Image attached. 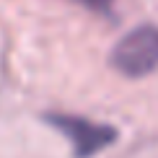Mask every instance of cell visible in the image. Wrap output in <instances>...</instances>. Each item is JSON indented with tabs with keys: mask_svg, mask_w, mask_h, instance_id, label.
Wrapping results in <instances>:
<instances>
[{
	"mask_svg": "<svg viewBox=\"0 0 158 158\" xmlns=\"http://www.w3.org/2000/svg\"><path fill=\"white\" fill-rule=\"evenodd\" d=\"M47 122L70 140L75 158H94L96 153H101L104 148H109L117 140V130L111 124L94 122V119H85V117L47 114Z\"/></svg>",
	"mask_w": 158,
	"mask_h": 158,
	"instance_id": "2",
	"label": "cell"
},
{
	"mask_svg": "<svg viewBox=\"0 0 158 158\" xmlns=\"http://www.w3.org/2000/svg\"><path fill=\"white\" fill-rule=\"evenodd\" d=\"M83 3H88V5H94V8H109V3H111V0H83Z\"/></svg>",
	"mask_w": 158,
	"mask_h": 158,
	"instance_id": "3",
	"label": "cell"
},
{
	"mask_svg": "<svg viewBox=\"0 0 158 158\" xmlns=\"http://www.w3.org/2000/svg\"><path fill=\"white\" fill-rule=\"evenodd\" d=\"M111 65L127 78H143L158 68V26H137L111 47Z\"/></svg>",
	"mask_w": 158,
	"mask_h": 158,
	"instance_id": "1",
	"label": "cell"
}]
</instances>
